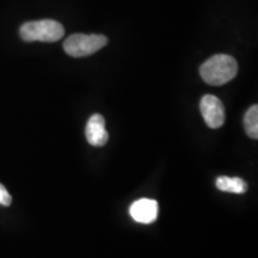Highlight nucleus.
Returning <instances> with one entry per match:
<instances>
[{"instance_id":"f257e3e1","label":"nucleus","mask_w":258,"mask_h":258,"mask_svg":"<svg viewBox=\"0 0 258 258\" xmlns=\"http://www.w3.org/2000/svg\"><path fill=\"white\" fill-rule=\"evenodd\" d=\"M238 73V63L234 57L226 54H217L200 67L202 79L209 85L220 86L231 82Z\"/></svg>"},{"instance_id":"f03ea898","label":"nucleus","mask_w":258,"mask_h":258,"mask_svg":"<svg viewBox=\"0 0 258 258\" xmlns=\"http://www.w3.org/2000/svg\"><path fill=\"white\" fill-rule=\"evenodd\" d=\"M19 35L25 42H56L62 38L64 29L54 19H42L24 23L19 29Z\"/></svg>"},{"instance_id":"7ed1b4c3","label":"nucleus","mask_w":258,"mask_h":258,"mask_svg":"<svg viewBox=\"0 0 258 258\" xmlns=\"http://www.w3.org/2000/svg\"><path fill=\"white\" fill-rule=\"evenodd\" d=\"M108 44V38L104 35L97 34H74L66 38L63 49L73 57H83L95 54Z\"/></svg>"},{"instance_id":"20e7f679","label":"nucleus","mask_w":258,"mask_h":258,"mask_svg":"<svg viewBox=\"0 0 258 258\" xmlns=\"http://www.w3.org/2000/svg\"><path fill=\"white\" fill-rule=\"evenodd\" d=\"M200 110L209 128H220L225 123V108L218 97L213 95L203 96L200 102Z\"/></svg>"},{"instance_id":"39448f33","label":"nucleus","mask_w":258,"mask_h":258,"mask_svg":"<svg viewBox=\"0 0 258 258\" xmlns=\"http://www.w3.org/2000/svg\"><path fill=\"white\" fill-rule=\"evenodd\" d=\"M129 214L139 224H152L158 219L159 206L151 199H140L135 201L129 208Z\"/></svg>"},{"instance_id":"423d86ee","label":"nucleus","mask_w":258,"mask_h":258,"mask_svg":"<svg viewBox=\"0 0 258 258\" xmlns=\"http://www.w3.org/2000/svg\"><path fill=\"white\" fill-rule=\"evenodd\" d=\"M88 143L91 146L101 147L108 143L109 134L105 129V120L102 115L95 114L89 118L85 128Z\"/></svg>"},{"instance_id":"0eeeda50","label":"nucleus","mask_w":258,"mask_h":258,"mask_svg":"<svg viewBox=\"0 0 258 258\" xmlns=\"http://www.w3.org/2000/svg\"><path fill=\"white\" fill-rule=\"evenodd\" d=\"M217 188L221 191L232 194H244L247 190V183L239 177L221 176L217 179Z\"/></svg>"},{"instance_id":"6e6552de","label":"nucleus","mask_w":258,"mask_h":258,"mask_svg":"<svg viewBox=\"0 0 258 258\" xmlns=\"http://www.w3.org/2000/svg\"><path fill=\"white\" fill-rule=\"evenodd\" d=\"M244 127L246 134L251 139H258V106L254 104L250 106L244 116Z\"/></svg>"},{"instance_id":"1a4fd4ad","label":"nucleus","mask_w":258,"mask_h":258,"mask_svg":"<svg viewBox=\"0 0 258 258\" xmlns=\"http://www.w3.org/2000/svg\"><path fill=\"white\" fill-rule=\"evenodd\" d=\"M12 202V198L10 195L8 190L4 185L0 183V206H5V207H9Z\"/></svg>"}]
</instances>
